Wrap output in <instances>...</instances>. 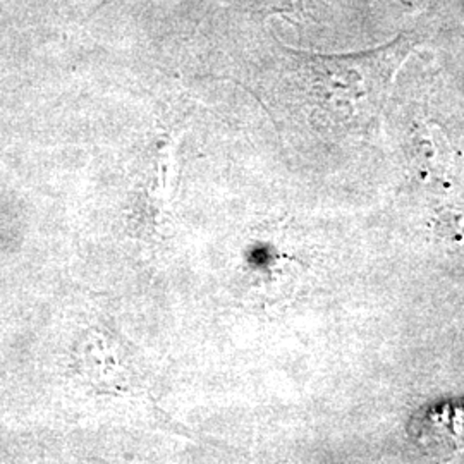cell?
I'll return each instance as SVG.
<instances>
[]
</instances>
